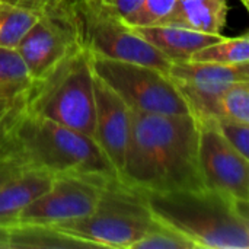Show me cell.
Returning <instances> with one entry per match:
<instances>
[{"label":"cell","mask_w":249,"mask_h":249,"mask_svg":"<svg viewBox=\"0 0 249 249\" xmlns=\"http://www.w3.org/2000/svg\"><path fill=\"white\" fill-rule=\"evenodd\" d=\"M166 74L196 120L216 118L220 95L231 85L249 80V63L214 64L181 61L172 63Z\"/></svg>","instance_id":"cell-10"},{"label":"cell","mask_w":249,"mask_h":249,"mask_svg":"<svg viewBox=\"0 0 249 249\" xmlns=\"http://www.w3.org/2000/svg\"><path fill=\"white\" fill-rule=\"evenodd\" d=\"M131 249H197V247L181 233L158 222Z\"/></svg>","instance_id":"cell-21"},{"label":"cell","mask_w":249,"mask_h":249,"mask_svg":"<svg viewBox=\"0 0 249 249\" xmlns=\"http://www.w3.org/2000/svg\"><path fill=\"white\" fill-rule=\"evenodd\" d=\"M20 108L93 139L95 95L90 54L80 48L35 80Z\"/></svg>","instance_id":"cell-4"},{"label":"cell","mask_w":249,"mask_h":249,"mask_svg":"<svg viewBox=\"0 0 249 249\" xmlns=\"http://www.w3.org/2000/svg\"><path fill=\"white\" fill-rule=\"evenodd\" d=\"M156 223L144 193L120 178H112L104 184L90 214L60 223L55 228L93 248L131 249Z\"/></svg>","instance_id":"cell-5"},{"label":"cell","mask_w":249,"mask_h":249,"mask_svg":"<svg viewBox=\"0 0 249 249\" xmlns=\"http://www.w3.org/2000/svg\"><path fill=\"white\" fill-rule=\"evenodd\" d=\"M229 13V0H177L162 25L220 35Z\"/></svg>","instance_id":"cell-15"},{"label":"cell","mask_w":249,"mask_h":249,"mask_svg":"<svg viewBox=\"0 0 249 249\" xmlns=\"http://www.w3.org/2000/svg\"><path fill=\"white\" fill-rule=\"evenodd\" d=\"M216 118L249 124V80L231 85L220 95Z\"/></svg>","instance_id":"cell-20"},{"label":"cell","mask_w":249,"mask_h":249,"mask_svg":"<svg viewBox=\"0 0 249 249\" xmlns=\"http://www.w3.org/2000/svg\"><path fill=\"white\" fill-rule=\"evenodd\" d=\"M99 7L121 19L123 22L130 18L142 4L143 0H93Z\"/></svg>","instance_id":"cell-24"},{"label":"cell","mask_w":249,"mask_h":249,"mask_svg":"<svg viewBox=\"0 0 249 249\" xmlns=\"http://www.w3.org/2000/svg\"><path fill=\"white\" fill-rule=\"evenodd\" d=\"M198 166L204 187L249 201V160L220 133L214 118L197 120Z\"/></svg>","instance_id":"cell-9"},{"label":"cell","mask_w":249,"mask_h":249,"mask_svg":"<svg viewBox=\"0 0 249 249\" xmlns=\"http://www.w3.org/2000/svg\"><path fill=\"white\" fill-rule=\"evenodd\" d=\"M107 181L74 175L55 177L51 187L26 206L13 223L57 226L85 217L95 210Z\"/></svg>","instance_id":"cell-11"},{"label":"cell","mask_w":249,"mask_h":249,"mask_svg":"<svg viewBox=\"0 0 249 249\" xmlns=\"http://www.w3.org/2000/svg\"><path fill=\"white\" fill-rule=\"evenodd\" d=\"M190 61L214 63V64H242L249 63V35L248 32L233 36L220 38L219 41L198 50L193 54Z\"/></svg>","instance_id":"cell-18"},{"label":"cell","mask_w":249,"mask_h":249,"mask_svg":"<svg viewBox=\"0 0 249 249\" xmlns=\"http://www.w3.org/2000/svg\"><path fill=\"white\" fill-rule=\"evenodd\" d=\"M73 18L79 44L90 55L139 63L168 73L172 63L162 53L93 0H74Z\"/></svg>","instance_id":"cell-6"},{"label":"cell","mask_w":249,"mask_h":249,"mask_svg":"<svg viewBox=\"0 0 249 249\" xmlns=\"http://www.w3.org/2000/svg\"><path fill=\"white\" fill-rule=\"evenodd\" d=\"M223 137L245 158H249V124L214 118Z\"/></svg>","instance_id":"cell-23"},{"label":"cell","mask_w":249,"mask_h":249,"mask_svg":"<svg viewBox=\"0 0 249 249\" xmlns=\"http://www.w3.org/2000/svg\"><path fill=\"white\" fill-rule=\"evenodd\" d=\"M0 1L6 3V4H10V6H15V7L25 9V10L41 13V12H44L47 9L69 3L71 0H0Z\"/></svg>","instance_id":"cell-25"},{"label":"cell","mask_w":249,"mask_h":249,"mask_svg":"<svg viewBox=\"0 0 249 249\" xmlns=\"http://www.w3.org/2000/svg\"><path fill=\"white\" fill-rule=\"evenodd\" d=\"M152 216L191 241L197 249H248L249 201L207 187L144 193Z\"/></svg>","instance_id":"cell-3"},{"label":"cell","mask_w":249,"mask_h":249,"mask_svg":"<svg viewBox=\"0 0 249 249\" xmlns=\"http://www.w3.org/2000/svg\"><path fill=\"white\" fill-rule=\"evenodd\" d=\"M95 127L93 140L121 175L130 133V108L102 80L93 74Z\"/></svg>","instance_id":"cell-12"},{"label":"cell","mask_w":249,"mask_h":249,"mask_svg":"<svg viewBox=\"0 0 249 249\" xmlns=\"http://www.w3.org/2000/svg\"><path fill=\"white\" fill-rule=\"evenodd\" d=\"M76 249L93 248L55 226L13 223L7 226V249Z\"/></svg>","instance_id":"cell-16"},{"label":"cell","mask_w":249,"mask_h":249,"mask_svg":"<svg viewBox=\"0 0 249 249\" xmlns=\"http://www.w3.org/2000/svg\"><path fill=\"white\" fill-rule=\"evenodd\" d=\"M0 249H7V226L0 225Z\"/></svg>","instance_id":"cell-28"},{"label":"cell","mask_w":249,"mask_h":249,"mask_svg":"<svg viewBox=\"0 0 249 249\" xmlns=\"http://www.w3.org/2000/svg\"><path fill=\"white\" fill-rule=\"evenodd\" d=\"M38 15L0 1V47L16 48Z\"/></svg>","instance_id":"cell-19"},{"label":"cell","mask_w":249,"mask_h":249,"mask_svg":"<svg viewBox=\"0 0 249 249\" xmlns=\"http://www.w3.org/2000/svg\"><path fill=\"white\" fill-rule=\"evenodd\" d=\"M239 1H241V3H242V4H244V6H245L247 9H248V7H249V0H239Z\"/></svg>","instance_id":"cell-29"},{"label":"cell","mask_w":249,"mask_h":249,"mask_svg":"<svg viewBox=\"0 0 249 249\" xmlns=\"http://www.w3.org/2000/svg\"><path fill=\"white\" fill-rule=\"evenodd\" d=\"M54 177L36 169H20L0 185V225L10 226L19 213L44 194Z\"/></svg>","instance_id":"cell-14"},{"label":"cell","mask_w":249,"mask_h":249,"mask_svg":"<svg viewBox=\"0 0 249 249\" xmlns=\"http://www.w3.org/2000/svg\"><path fill=\"white\" fill-rule=\"evenodd\" d=\"M177 0H143L140 7L124 20L130 28H149L162 25L174 10Z\"/></svg>","instance_id":"cell-22"},{"label":"cell","mask_w":249,"mask_h":249,"mask_svg":"<svg viewBox=\"0 0 249 249\" xmlns=\"http://www.w3.org/2000/svg\"><path fill=\"white\" fill-rule=\"evenodd\" d=\"M0 153L25 169L44 171L54 178H120L92 137L26 112L20 102L0 123Z\"/></svg>","instance_id":"cell-2"},{"label":"cell","mask_w":249,"mask_h":249,"mask_svg":"<svg viewBox=\"0 0 249 249\" xmlns=\"http://www.w3.org/2000/svg\"><path fill=\"white\" fill-rule=\"evenodd\" d=\"M18 102H10V101H3V99H0V123H1V120L7 115V112L16 105Z\"/></svg>","instance_id":"cell-27"},{"label":"cell","mask_w":249,"mask_h":249,"mask_svg":"<svg viewBox=\"0 0 249 249\" xmlns=\"http://www.w3.org/2000/svg\"><path fill=\"white\" fill-rule=\"evenodd\" d=\"M73 1L41 12L16 47L34 82L82 48L73 18Z\"/></svg>","instance_id":"cell-8"},{"label":"cell","mask_w":249,"mask_h":249,"mask_svg":"<svg viewBox=\"0 0 249 249\" xmlns=\"http://www.w3.org/2000/svg\"><path fill=\"white\" fill-rule=\"evenodd\" d=\"M20 169H23L18 162L10 159L9 156H4L0 153V185L6 182L9 178H12L15 174H18Z\"/></svg>","instance_id":"cell-26"},{"label":"cell","mask_w":249,"mask_h":249,"mask_svg":"<svg viewBox=\"0 0 249 249\" xmlns=\"http://www.w3.org/2000/svg\"><path fill=\"white\" fill-rule=\"evenodd\" d=\"M120 179L142 193L203 188L197 120L191 114L130 109V133Z\"/></svg>","instance_id":"cell-1"},{"label":"cell","mask_w":249,"mask_h":249,"mask_svg":"<svg viewBox=\"0 0 249 249\" xmlns=\"http://www.w3.org/2000/svg\"><path fill=\"white\" fill-rule=\"evenodd\" d=\"M34 80L16 48L0 47V99L20 102Z\"/></svg>","instance_id":"cell-17"},{"label":"cell","mask_w":249,"mask_h":249,"mask_svg":"<svg viewBox=\"0 0 249 249\" xmlns=\"http://www.w3.org/2000/svg\"><path fill=\"white\" fill-rule=\"evenodd\" d=\"M93 74L109 86L131 111L150 114H190L174 82L150 66L90 55Z\"/></svg>","instance_id":"cell-7"},{"label":"cell","mask_w":249,"mask_h":249,"mask_svg":"<svg viewBox=\"0 0 249 249\" xmlns=\"http://www.w3.org/2000/svg\"><path fill=\"white\" fill-rule=\"evenodd\" d=\"M133 29L159 53H162L171 63L190 61L194 53L222 38V35L203 34L172 25Z\"/></svg>","instance_id":"cell-13"}]
</instances>
